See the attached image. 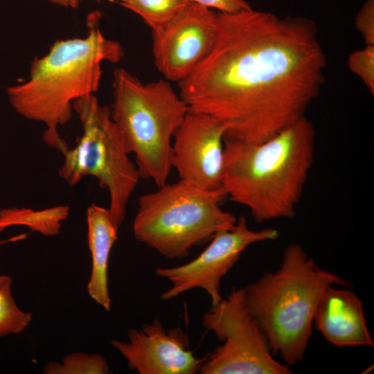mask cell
Here are the masks:
<instances>
[{
  "mask_svg": "<svg viewBox=\"0 0 374 374\" xmlns=\"http://www.w3.org/2000/svg\"><path fill=\"white\" fill-rule=\"evenodd\" d=\"M82 127L77 145L62 154L58 174L69 185L84 177H96L109 194L112 220L118 229L124 222L130 198L141 178L129 157L123 137L112 118L110 109L100 104L95 94L77 100L73 105Z\"/></svg>",
  "mask_w": 374,
  "mask_h": 374,
  "instance_id": "7",
  "label": "cell"
},
{
  "mask_svg": "<svg viewBox=\"0 0 374 374\" xmlns=\"http://www.w3.org/2000/svg\"><path fill=\"white\" fill-rule=\"evenodd\" d=\"M87 222L91 256L87 292L98 305L109 311L112 301L108 287V265L118 229L114 225L108 208L96 204H91L87 208Z\"/></svg>",
  "mask_w": 374,
  "mask_h": 374,
  "instance_id": "14",
  "label": "cell"
},
{
  "mask_svg": "<svg viewBox=\"0 0 374 374\" xmlns=\"http://www.w3.org/2000/svg\"><path fill=\"white\" fill-rule=\"evenodd\" d=\"M350 71L363 82L371 93H374V45L351 53L348 58Z\"/></svg>",
  "mask_w": 374,
  "mask_h": 374,
  "instance_id": "19",
  "label": "cell"
},
{
  "mask_svg": "<svg viewBox=\"0 0 374 374\" xmlns=\"http://www.w3.org/2000/svg\"><path fill=\"white\" fill-rule=\"evenodd\" d=\"M226 198L224 188L207 190L181 179L166 183L139 197L134 238L167 258L186 257L193 247L233 227L237 219L220 207Z\"/></svg>",
  "mask_w": 374,
  "mask_h": 374,
  "instance_id": "6",
  "label": "cell"
},
{
  "mask_svg": "<svg viewBox=\"0 0 374 374\" xmlns=\"http://www.w3.org/2000/svg\"><path fill=\"white\" fill-rule=\"evenodd\" d=\"M355 27L366 45H374V1L368 0L355 17Z\"/></svg>",
  "mask_w": 374,
  "mask_h": 374,
  "instance_id": "20",
  "label": "cell"
},
{
  "mask_svg": "<svg viewBox=\"0 0 374 374\" xmlns=\"http://www.w3.org/2000/svg\"><path fill=\"white\" fill-rule=\"evenodd\" d=\"M314 323L325 339L335 346H374L362 302L350 290L328 287L318 302Z\"/></svg>",
  "mask_w": 374,
  "mask_h": 374,
  "instance_id": "13",
  "label": "cell"
},
{
  "mask_svg": "<svg viewBox=\"0 0 374 374\" xmlns=\"http://www.w3.org/2000/svg\"><path fill=\"white\" fill-rule=\"evenodd\" d=\"M110 344L139 374H195L204 362L190 350L181 328L166 330L158 318L140 330L130 329L127 341L113 339Z\"/></svg>",
  "mask_w": 374,
  "mask_h": 374,
  "instance_id": "12",
  "label": "cell"
},
{
  "mask_svg": "<svg viewBox=\"0 0 374 374\" xmlns=\"http://www.w3.org/2000/svg\"><path fill=\"white\" fill-rule=\"evenodd\" d=\"M84 37L57 40L48 52L31 62L28 78L6 89L13 109L24 118L42 123V138L62 154L69 148L58 128L71 118L73 103L98 91L104 62L123 56L118 42L108 39L99 26L98 14L88 19Z\"/></svg>",
  "mask_w": 374,
  "mask_h": 374,
  "instance_id": "2",
  "label": "cell"
},
{
  "mask_svg": "<svg viewBox=\"0 0 374 374\" xmlns=\"http://www.w3.org/2000/svg\"><path fill=\"white\" fill-rule=\"evenodd\" d=\"M69 208L58 206L41 211L29 208H4L0 211V231L8 226L22 225L44 235L59 233L62 221L69 215Z\"/></svg>",
  "mask_w": 374,
  "mask_h": 374,
  "instance_id": "15",
  "label": "cell"
},
{
  "mask_svg": "<svg viewBox=\"0 0 374 374\" xmlns=\"http://www.w3.org/2000/svg\"><path fill=\"white\" fill-rule=\"evenodd\" d=\"M349 287L339 276L319 267L301 245H287L280 267L247 285V305L262 330L273 355L287 366L303 359L314 312L330 287Z\"/></svg>",
  "mask_w": 374,
  "mask_h": 374,
  "instance_id": "4",
  "label": "cell"
},
{
  "mask_svg": "<svg viewBox=\"0 0 374 374\" xmlns=\"http://www.w3.org/2000/svg\"><path fill=\"white\" fill-rule=\"evenodd\" d=\"M11 278L0 275V337L22 332L30 323L32 314L21 310L11 293Z\"/></svg>",
  "mask_w": 374,
  "mask_h": 374,
  "instance_id": "17",
  "label": "cell"
},
{
  "mask_svg": "<svg viewBox=\"0 0 374 374\" xmlns=\"http://www.w3.org/2000/svg\"><path fill=\"white\" fill-rule=\"evenodd\" d=\"M326 64L311 19L217 12L214 46L178 82L179 94L189 112L221 122L224 139L260 143L305 116Z\"/></svg>",
  "mask_w": 374,
  "mask_h": 374,
  "instance_id": "1",
  "label": "cell"
},
{
  "mask_svg": "<svg viewBox=\"0 0 374 374\" xmlns=\"http://www.w3.org/2000/svg\"><path fill=\"white\" fill-rule=\"evenodd\" d=\"M190 0H127L121 5L140 16L157 32L175 19Z\"/></svg>",
  "mask_w": 374,
  "mask_h": 374,
  "instance_id": "16",
  "label": "cell"
},
{
  "mask_svg": "<svg viewBox=\"0 0 374 374\" xmlns=\"http://www.w3.org/2000/svg\"><path fill=\"white\" fill-rule=\"evenodd\" d=\"M210 9H216L221 12H236L251 8L245 0H190Z\"/></svg>",
  "mask_w": 374,
  "mask_h": 374,
  "instance_id": "21",
  "label": "cell"
},
{
  "mask_svg": "<svg viewBox=\"0 0 374 374\" xmlns=\"http://www.w3.org/2000/svg\"><path fill=\"white\" fill-rule=\"evenodd\" d=\"M217 12L190 2L170 23L152 32L154 64L166 80L179 82L211 52L217 37Z\"/></svg>",
  "mask_w": 374,
  "mask_h": 374,
  "instance_id": "10",
  "label": "cell"
},
{
  "mask_svg": "<svg viewBox=\"0 0 374 374\" xmlns=\"http://www.w3.org/2000/svg\"><path fill=\"white\" fill-rule=\"evenodd\" d=\"M225 132L211 116L188 112L172 143L171 164L181 179L207 190L223 188Z\"/></svg>",
  "mask_w": 374,
  "mask_h": 374,
  "instance_id": "11",
  "label": "cell"
},
{
  "mask_svg": "<svg viewBox=\"0 0 374 374\" xmlns=\"http://www.w3.org/2000/svg\"><path fill=\"white\" fill-rule=\"evenodd\" d=\"M316 132L306 116L260 143L224 139L222 188L258 222L292 218L312 167Z\"/></svg>",
  "mask_w": 374,
  "mask_h": 374,
  "instance_id": "3",
  "label": "cell"
},
{
  "mask_svg": "<svg viewBox=\"0 0 374 374\" xmlns=\"http://www.w3.org/2000/svg\"><path fill=\"white\" fill-rule=\"evenodd\" d=\"M202 323L222 344L204 358L199 373H293L273 357L262 330L247 305L244 288H233L226 299L211 305Z\"/></svg>",
  "mask_w": 374,
  "mask_h": 374,
  "instance_id": "8",
  "label": "cell"
},
{
  "mask_svg": "<svg viewBox=\"0 0 374 374\" xmlns=\"http://www.w3.org/2000/svg\"><path fill=\"white\" fill-rule=\"evenodd\" d=\"M278 231L272 228L253 230L247 220L240 216L233 228L217 232L207 247L195 259L184 265L171 267H159L155 274L172 283L170 288L161 294L162 300L172 299L190 290L206 291L211 304L218 303L220 283L250 245L277 239Z\"/></svg>",
  "mask_w": 374,
  "mask_h": 374,
  "instance_id": "9",
  "label": "cell"
},
{
  "mask_svg": "<svg viewBox=\"0 0 374 374\" xmlns=\"http://www.w3.org/2000/svg\"><path fill=\"white\" fill-rule=\"evenodd\" d=\"M52 3L56 4L57 6L75 9L78 8L80 6L81 0H48Z\"/></svg>",
  "mask_w": 374,
  "mask_h": 374,
  "instance_id": "22",
  "label": "cell"
},
{
  "mask_svg": "<svg viewBox=\"0 0 374 374\" xmlns=\"http://www.w3.org/2000/svg\"><path fill=\"white\" fill-rule=\"evenodd\" d=\"M109 367L100 354L72 353L64 357L62 363L48 362L44 368L45 374H107Z\"/></svg>",
  "mask_w": 374,
  "mask_h": 374,
  "instance_id": "18",
  "label": "cell"
},
{
  "mask_svg": "<svg viewBox=\"0 0 374 374\" xmlns=\"http://www.w3.org/2000/svg\"><path fill=\"white\" fill-rule=\"evenodd\" d=\"M117 1H120V3H124L127 1V0H117Z\"/></svg>",
  "mask_w": 374,
  "mask_h": 374,
  "instance_id": "23",
  "label": "cell"
},
{
  "mask_svg": "<svg viewBox=\"0 0 374 374\" xmlns=\"http://www.w3.org/2000/svg\"><path fill=\"white\" fill-rule=\"evenodd\" d=\"M112 88V118L135 157L141 178L164 185L172 168V139L188 112L186 103L170 81L143 82L123 68L114 71Z\"/></svg>",
  "mask_w": 374,
  "mask_h": 374,
  "instance_id": "5",
  "label": "cell"
}]
</instances>
